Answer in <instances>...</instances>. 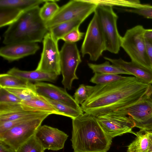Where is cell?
<instances>
[{
    "label": "cell",
    "instance_id": "obj_24",
    "mask_svg": "<svg viewBox=\"0 0 152 152\" xmlns=\"http://www.w3.org/2000/svg\"><path fill=\"white\" fill-rule=\"evenodd\" d=\"M88 65L94 73L130 75L129 73L120 68L112 64H111L109 61L107 60L100 64L88 63Z\"/></svg>",
    "mask_w": 152,
    "mask_h": 152
},
{
    "label": "cell",
    "instance_id": "obj_18",
    "mask_svg": "<svg viewBox=\"0 0 152 152\" xmlns=\"http://www.w3.org/2000/svg\"><path fill=\"white\" fill-rule=\"evenodd\" d=\"M21 104L24 110L40 112L60 115L54 107L42 96L38 94L31 99L22 101Z\"/></svg>",
    "mask_w": 152,
    "mask_h": 152
},
{
    "label": "cell",
    "instance_id": "obj_41",
    "mask_svg": "<svg viewBox=\"0 0 152 152\" xmlns=\"http://www.w3.org/2000/svg\"><path fill=\"white\" fill-rule=\"evenodd\" d=\"M146 132L148 134L151 144L150 152H152V131H146Z\"/></svg>",
    "mask_w": 152,
    "mask_h": 152
},
{
    "label": "cell",
    "instance_id": "obj_31",
    "mask_svg": "<svg viewBox=\"0 0 152 152\" xmlns=\"http://www.w3.org/2000/svg\"><path fill=\"white\" fill-rule=\"evenodd\" d=\"M44 113H46L29 111L23 110L0 114V122L14 120Z\"/></svg>",
    "mask_w": 152,
    "mask_h": 152
},
{
    "label": "cell",
    "instance_id": "obj_34",
    "mask_svg": "<svg viewBox=\"0 0 152 152\" xmlns=\"http://www.w3.org/2000/svg\"><path fill=\"white\" fill-rule=\"evenodd\" d=\"M126 12L142 16L145 18L152 19V5L143 4L138 8L123 9Z\"/></svg>",
    "mask_w": 152,
    "mask_h": 152
},
{
    "label": "cell",
    "instance_id": "obj_37",
    "mask_svg": "<svg viewBox=\"0 0 152 152\" xmlns=\"http://www.w3.org/2000/svg\"><path fill=\"white\" fill-rule=\"evenodd\" d=\"M23 110H24L21 103L0 102V114Z\"/></svg>",
    "mask_w": 152,
    "mask_h": 152
},
{
    "label": "cell",
    "instance_id": "obj_22",
    "mask_svg": "<svg viewBox=\"0 0 152 152\" xmlns=\"http://www.w3.org/2000/svg\"><path fill=\"white\" fill-rule=\"evenodd\" d=\"M47 0H0V7H11L25 11Z\"/></svg>",
    "mask_w": 152,
    "mask_h": 152
},
{
    "label": "cell",
    "instance_id": "obj_15",
    "mask_svg": "<svg viewBox=\"0 0 152 152\" xmlns=\"http://www.w3.org/2000/svg\"><path fill=\"white\" fill-rule=\"evenodd\" d=\"M39 49L37 43H15L2 47L0 49V55L9 61H13L34 55Z\"/></svg>",
    "mask_w": 152,
    "mask_h": 152
},
{
    "label": "cell",
    "instance_id": "obj_13",
    "mask_svg": "<svg viewBox=\"0 0 152 152\" xmlns=\"http://www.w3.org/2000/svg\"><path fill=\"white\" fill-rule=\"evenodd\" d=\"M34 135L45 150L54 151L63 149L68 137L64 132L46 125H41Z\"/></svg>",
    "mask_w": 152,
    "mask_h": 152
},
{
    "label": "cell",
    "instance_id": "obj_35",
    "mask_svg": "<svg viewBox=\"0 0 152 152\" xmlns=\"http://www.w3.org/2000/svg\"><path fill=\"white\" fill-rule=\"evenodd\" d=\"M79 27H75L64 36L61 39L65 42L75 43L80 40L83 37L84 33L80 31Z\"/></svg>",
    "mask_w": 152,
    "mask_h": 152
},
{
    "label": "cell",
    "instance_id": "obj_9",
    "mask_svg": "<svg viewBox=\"0 0 152 152\" xmlns=\"http://www.w3.org/2000/svg\"><path fill=\"white\" fill-rule=\"evenodd\" d=\"M106 50L105 39L96 14L94 12L85 34L81 51L83 57L86 54L93 61H97Z\"/></svg>",
    "mask_w": 152,
    "mask_h": 152
},
{
    "label": "cell",
    "instance_id": "obj_39",
    "mask_svg": "<svg viewBox=\"0 0 152 152\" xmlns=\"http://www.w3.org/2000/svg\"><path fill=\"white\" fill-rule=\"evenodd\" d=\"M0 152H16L10 146L0 140Z\"/></svg>",
    "mask_w": 152,
    "mask_h": 152
},
{
    "label": "cell",
    "instance_id": "obj_14",
    "mask_svg": "<svg viewBox=\"0 0 152 152\" xmlns=\"http://www.w3.org/2000/svg\"><path fill=\"white\" fill-rule=\"evenodd\" d=\"M34 85L35 90L38 94L63 103L80 111L83 112L80 105L73 97L68 94L65 88L49 83L40 82H36Z\"/></svg>",
    "mask_w": 152,
    "mask_h": 152
},
{
    "label": "cell",
    "instance_id": "obj_11",
    "mask_svg": "<svg viewBox=\"0 0 152 152\" xmlns=\"http://www.w3.org/2000/svg\"><path fill=\"white\" fill-rule=\"evenodd\" d=\"M134 124V127L152 131V86L136 103L124 109Z\"/></svg>",
    "mask_w": 152,
    "mask_h": 152
},
{
    "label": "cell",
    "instance_id": "obj_29",
    "mask_svg": "<svg viewBox=\"0 0 152 152\" xmlns=\"http://www.w3.org/2000/svg\"><path fill=\"white\" fill-rule=\"evenodd\" d=\"M96 3L99 5L109 6L113 7V6L135 8L141 7L142 4L137 0H97Z\"/></svg>",
    "mask_w": 152,
    "mask_h": 152
},
{
    "label": "cell",
    "instance_id": "obj_32",
    "mask_svg": "<svg viewBox=\"0 0 152 152\" xmlns=\"http://www.w3.org/2000/svg\"><path fill=\"white\" fill-rule=\"evenodd\" d=\"M92 86L82 84L76 90L73 98L79 104L81 105L88 97L92 90Z\"/></svg>",
    "mask_w": 152,
    "mask_h": 152
},
{
    "label": "cell",
    "instance_id": "obj_28",
    "mask_svg": "<svg viewBox=\"0 0 152 152\" xmlns=\"http://www.w3.org/2000/svg\"><path fill=\"white\" fill-rule=\"evenodd\" d=\"M45 149L34 135L23 144L16 152H44Z\"/></svg>",
    "mask_w": 152,
    "mask_h": 152
},
{
    "label": "cell",
    "instance_id": "obj_7",
    "mask_svg": "<svg viewBox=\"0 0 152 152\" xmlns=\"http://www.w3.org/2000/svg\"><path fill=\"white\" fill-rule=\"evenodd\" d=\"M50 115L46 113L0 133V140L16 151L20 145L35 134L43 121Z\"/></svg>",
    "mask_w": 152,
    "mask_h": 152
},
{
    "label": "cell",
    "instance_id": "obj_36",
    "mask_svg": "<svg viewBox=\"0 0 152 152\" xmlns=\"http://www.w3.org/2000/svg\"><path fill=\"white\" fill-rule=\"evenodd\" d=\"M22 101L4 88L0 87V102L20 103Z\"/></svg>",
    "mask_w": 152,
    "mask_h": 152
},
{
    "label": "cell",
    "instance_id": "obj_6",
    "mask_svg": "<svg viewBox=\"0 0 152 152\" xmlns=\"http://www.w3.org/2000/svg\"><path fill=\"white\" fill-rule=\"evenodd\" d=\"M98 4L91 0H72L63 5L54 17L45 22L48 30L60 23L80 18H87L94 12Z\"/></svg>",
    "mask_w": 152,
    "mask_h": 152
},
{
    "label": "cell",
    "instance_id": "obj_33",
    "mask_svg": "<svg viewBox=\"0 0 152 152\" xmlns=\"http://www.w3.org/2000/svg\"><path fill=\"white\" fill-rule=\"evenodd\" d=\"M48 113L27 117L14 120L0 122V133L32 119L41 116Z\"/></svg>",
    "mask_w": 152,
    "mask_h": 152
},
{
    "label": "cell",
    "instance_id": "obj_38",
    "mask_svg": "<svg viewBox=\"0 0 152 152\" xmlns=\"http://www.w3.org/2000/svg\"><path fill=\"white\" fill-rule=\"evenodd\" d=\"M147 52L152 68V42L146 39Z\"/></svg>",
    "mask_w": 152,
    "mask_h": 152
},
{
    "label": "cell",
    "instance_id": "obj_23",
    "mask_svg": "<svg viewBox=\"0 0 152 152\" xmlns=\"http://www.w3.org/2000/svg\"><path fill=\"white\" fill-rule=\"evenodd\" d=\"M24 11L11 7H0V27L11 25Z\"/></svg>",
    "mask_w": 152,
    "mask_h": 152
},
{
    "label": "cell",
    "instance_id": "obj_3",
    "mask_svg": "<svg viewBox=\"0 0 152 152\" xmlns=\"http://www.w3.org/2000/svg\"><path fill=\"white\" fill-rule=\"evenodd\" d=\"M40 7L37 6L24 11L4 34L5 45L17 42L37 43L43 41L49 31L45 22L39 15Z\"/></svg>",
    "mask_w": 152,
    "mask_h": 152
},
{
    "label": "cell",
    "instance_id": "obj_40",
    "mask_svg": "<svg viewBox=\"0 0 152 152\" xmlns=\"http://www.w3.org/2000/svg\"><path fill=\"white\" fill-rule=\"evenodd\" d=\"M144 36L147 40L152 42V29H145Z\"/></svg>",
    "mask_w": 152,
    "mask_h": 152
},
{
    "label": "cell",
    "instance_id": "obj_5",
    "mask_svg": "<svg viewBox=\"0 0 152 152\" xmlns=\"http://www.w3.org/2000/svg\"><path fill=\"white\" fill-rule=\"evenodd\" d=\"M97 15L105 39L106 50L118 53L121 47L122 37L117 27L118 16L113 7L98 5L95 11Z\"/></svg>",
    "mask_w": 152,
    "mask_h": 152
},
{
    "label": "cell",
    "instance_id": "obj_16",
    "mask_svg": "<svg viewBox=\"0 0 152 152\" xmlns=\"http://www.w3.org/2000/svg\"><path fill=\"white\" fill-rule=\"evenodd\" d=\"M104 58L112 64L149 84H152V69L147 68L132 61L127 62L121 58L112 59L106 57Z\"/></svg>",
    "mask_w": 152,
    "mask_h": 152
},
{
    "label": "cell",
    "instance_id": "obj_10",
    "mask_svg": "<svg viewBox=\"0 0 152 152\" xmlns=\"http://www.w3.org/2000/svg\"><path fill=\"white\" fill-rule=\"evenodd\" d=\"M96 117L102 129L112 138L127 133L136 135L132 131L134 124L123 110L111 112Z\"/></svg>",
    "mask_w": 152,
    "mask_h": 152
},
{
    "label": "cell",
    "instance_id": "obj_27",
    "mask_svg": "<svg viewBox=\"0 0 152 152\" xmlns=\"http://www.w3.org/2000/svg\"><path fill=\"white\" fill-rule=\"evenodd\" d=\"M126 77L117 74L94 73L90 81L96 85L106 84L123 79Z\"/></svg>",
    "mask_w": 152,
    "mask_h": 152
},
{
    "label": "cell",
    "instance_id": "obj_4",
    "mask_svg": "<svg viewBox=\"0 0 152 152\" xmlns=\"http://www.w3.org/2000/svg\"><path fill=\"white\" fill-rule=\"evenodd\" d=\"M145 30L140 25L127 30L122 37L121 47L129 56L131 61L152 69L147 52Z\"/></svg>",
    "mask_w": 152,
    "mask_h": 152
},
{
    "label": "cell",
    "instance_id": "obj_21",
    "mask_svg": "<svg viewBox=\"0 0 152 152\" xmlns=\"http://www.w3.org/2000/svg\"><path fill=\"white\" fill-rule=\"evenodd\" d=\"M135 139L128 146L127 152H150V140L146 131L140 129Z\"/></svg>",
    "mask_w": 152,
    "mask_h": 152
},
{
    "label": "cell",
    "instance_id": "obj_8",
    "mask_svg": "<svg viewBox=\"0 0 152 152\" xmlns=\"http://www.w3.org/2000/svg\"><path fill=\"white\" fill-rule=\"evenodd\" d=\"M60 52L62 83L64 88L70 90L73 81L78 79L76 71L81 62L80 56L75 43L65 42Z\"/></svg>",
    "mask_w": 152,
    "mask_h": 152
},
{
    "label": "cell",
    "instance_id": "obj_12",
    "mask_svg": "<svg viewBox=\"0 0 152 152\" xmlns=\"http://www.w3.org/2000/svg\"><path fill=\"white\" fill-rule=\"evenodd\" d=\"M42 41L43 50L36 69L58 76L61 74V71L58 41L49 31L44 37Z\"/></svg>",
    "mask_w": 152,
    "mask_h": 152
},
{
    "label": "cell",
    "instance_id": "obj_26",
    "mask_svg": "<svg viewBox=\"0 0 152 152\" xmlns=\"http://www.w3.org/2000/svg\"><path fill=\"white\" fill-rule=\"evenodd\" d=\"M56 0H47L40 9L39 15L45 22L48 21L52 18L59 10L60 7Z\"/></svg>",
    "mask_w": 152,
    "mask_h": 152
},
{
    "label": "cell",
    "instance_id": "obj_19",
    "mask_svg": "<svg viewBox=\"0 0 152 152\" xmlns=\"http://www.w3.org/2000/svg\"><path fill=\"white\" fill-rule=\"evenodd\" d=\"M86 19L85 18H77L60 23L50 28L49 31L58 41L73 28L79 27Z\"/></svg>",
    "mask_w": 152,
    "mask_h": 152
},
{
    "label": "cell",
    "instance_id": "obj_17",
    "mask_svg": "<svg viewBox=\"0 0 152 152\" xmlns=\"http://www.w3.org/2000/svg\"><path fill=\"white\" fill-rule=\"evenodd\" d=\"M7 73L30 82L33 81L36 82L42 81L54 82L56 80L58 76L55 74L36 69L31 71H23L16 67L11 68Z\"/></svg>",
    "mask_w": 152,
    "mask_h": 152
},
{
    "label": "cell",
    "instance_id": "obj_30",
    "mask_svg": "<svg viewBox=\"0 0 152 152\" xmlns=\"http://www.w3.org/2000/svg\"><path fill=\"white\" fill-rule=\"evenodd\" d=\"M12 93L22 101L30 100L38 94L35 89L26 88H4Z\"/></svg>",
    "mask_w": 152,
    "mask_h": 152
},
{
    "label": "cell",
    "instance_id": "obj_25",
    "mask_svg": "<svg viewBox=\"0 0 152 152\" xmlns=\"http://www.w3.org/2000/svg\"><path fill=\"white\" fill-rule=\"evenodd\" d=\"M43 96L54 107L60 115L67 116L73 119L83 113V112L80 111L66 104Z\"/></svg>",
    "mask_w": 152,
    "mask_h": 152
},
{
    "label": "cell",
    "instance_id": "obj_20",
    "mask_svg": "<svg viewBox=\"0 0 152 152\" xmlns=\"http://www.w3.org/2000/svg\"><path fill=\"white\" fill-rule=\"evenodd\" d=\"M0 87L35 89L34 84L30 81L7 73L0 75Z\"/></svg>",
    "mask_w": 152,
    "mask_h": 152
},
{
    "label": "cell",
    "instance_id": "obj_1",
    "mask_svg": "<svg viewBox=\"0 0 152 152\" xmlns=\"http://www.w3.org/2000/svg\"><path fill=\"white\" fill-rule=\"evenodd\" d=\"M149 84L135 77L93 86L91 93L81 105L83 112L95 116L127 109L137 102Z\"/></svg>",
    "mask_w": 152,
    "mask_h": 152
},
{
    "label": "cell",
    "instance_id": "obj_2",
    "mask_svg": "<svg viewBox=\"0 0 152 152\" xmlns=\"http://www.w3.org/2000/svg\"><path fill=\"white\" fill-rule=\"evenodd\" d=\"M71 141L74 152H107L112 138L103 130L96 116L85 113L72 119Z\"/></svg>",
    "mask_w": 152,
    "mask_h": 152
}]
</instances>
